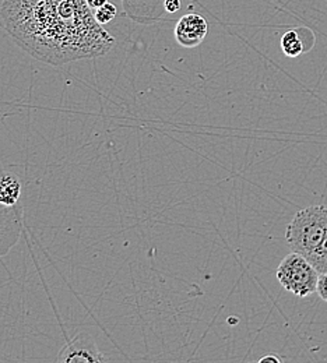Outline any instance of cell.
Wrapping results in <instances>:
<instances>
[{"instance_id":"cell-11","label":"cell","mask_w":327,"mask_h":363,"mask_svg":"<svg viewBox=\"0 0 327 363\" xmlns=\"http://www.w3.org/2000/svg\"><path fill=\"white\" fill-rule=\"evenodd\" d=\"M116 14H118V9H116V6L113 4V3H105L104 6H101L99 9H96L95 11H94V17H95V20L101 24V26H105V24H108V23H111L115 17H116Z\"/></svg>"},{"instance_id":"cell-15","label":"cell","mask_w":327,"mask_h":363,"mask_svg":"<svg viewBox=\"0 0 327 363\" xmlns=\"http://www.w3.org/2000/svg\"><path fill=\"white\" fill-rule=\"evenodd\" d=\"M281 363L280 358H277L276 355H267V357H265V358H262L259 363Z\"/></svg>"},{"instance_id":"cell-4","label":"cell","mask_w":327,"mask_h":363,"mask_svg":"<svg viewBox=\"0 0 327 363\" xmlns=\"http://www.w3.org/2000/svg\"><path fill=\"white\" fill-rule=\"evenodd\" d=\"M56 362L98 363L105 362V358L98 351L94 338L87 333H79L60 350Z\"/></svg>"},{"instance_id":"cell-7","label":"cell","mask_w":327,"mask_h":363,"mask_svg":"<svg viewBox=\"0 0 327 363\" xmlns=\"http://www.w3.org/2000/svg\"><path fill=\"white\" fill-rule=\"evenodd\" d=\"M125 14L136 23L153 24L158 21L165 11V0H122Z\"/></svg>"},{"instance_id":"cell-1","label":"cell","mask_w":327,"mask_h":363,"mask_svg":"<svg viewBox=\"0 0 327 363\" xmlns=\"http://www.w3.org/2000/svg\"><path fill=\"white\" fill-rule=\"evenodd\" d=\"M0 17L17 45L52 66L104 56L115 46L87 0H3Z\"/></svg>"},{"instance_id":"cell-3","label":"cell","mask_w":327,"mask_h":363,"mask_svg":"<svg viewBox=\"0 0 327 363\" xmlns=\"http://www.w3.org/2000/svg\"><path fill=\"white\" fill-rule=\"evenodd\" d=\"M277 279L284 289L298 298H305L316 292L319 272L306 257L292 252L282 259L277 269Z\"/></svg>"},{"instance_id":"cell-14","label":"cell","mask_w":327,"mask_h":363,"mask_svg":"<svg viewBox=\"0 0 327 363\" xmlns=\"http://www.w3.org/2000/svg\"><path fill=\"white\" fill-rule=\"evenodd\" d=\"M87 3H89V6H90V9L95 11L96 9H99L101 6H104L105 3H108V0H87Z\"/></svg>"},{"instance_id":"cell-13","label":"cell","mask_w":327,"mask_h":363,"mask_svg":"<svg viewBox=\"0 0 327 363\" xmlns=\"http://www.w3.org/2000/svg\"><path fill=\"white\" fill-rule=\"evenodd\" d=\"M165 6V11L170 14L177 13L181 9V0H165L164 3Z\"/></svg>"},{"instance_id":"cell-8","label":"cell","mask_w":327,"mask_h":363,"mask_svg":"<svg viewBox=\"0 0 327 363\" xmlns=\"http://www.w3.org/2000/svg\"><path fill=\"white\" fill-rule=\"evenodd\" d=\"M23 193L21 179L13 172H0V204L16 207L20 204Z\"/></svg>"},{"instance_id":"cell-12","label":"cell","mask_w":327,"mask_h":363,"mask_svg":"<svg viewBox=\"0 0 327 363\" xmlns=\"http://www.w3.org/2000/svg\"><path fill=\"white\" fill-rule=\"evenodd\" d=\"M319 296L327 302V272L319 274V281H318V288H316Z\"/></svg>"},{"instance_id":"cell-9","label":"cell","mask_w":327,"mask_h":363,"mask_svg":"<svg viewBox=\"0 0 327 363\" xmlns=\"http://www.w3.org/2000/svg\"><path fill=\"white\" fill-rule=\"evenodd\" d=\"M281 49H282V53L288 57H298L301 53L306 52L304 43L299 37V33L295 30H291L282 35Z\"/></svg>"},{"instance_id":"cell-2","label":"cell","mask_w":327,"mask_h":363,"mask_svg":"<svg viewBox=\"0 0 327 363\" xmlns=\"http://www.w3.org/2000/svg\"><path fill=\"white\" fill-rule=\"evenodd\" d=\"M327 230V207L311 206L295 214L285 230L291 252L309 257L323 240Z\"/></svg>"},{"instance_id":"cell-10","label":"cell","mask_w":327,"mask_h":363,"mask_svg":"<svg viewBox=\"0 0 327 363\" xmlns=\"http://www.w3.org/2000/svg\"><path fill=\"white\" fill-rule=\"evenodd\" d=\"M312 266L318 270L319 274L327 272V230L323 240L318 246V249L308 257Z\"/></svg>"},{"instance_id":"cell-6","label":"cell","mask_w":327,"mask_h":363,"mask_svg":"<svg viewBox=\"0 0 327 363\" xmlns=\"http://www.w3.org/2000/svg\"><path fill=\"white\" fill-rule=\"evenodd\" d=\"M209 33V24L206 18L196 13L182 16L175 26V40L184 48L192 49L200 45Z\"/></svg>"},{"instance_id":"cell-5","label":"cell","mask_w":327,"mask_h":363,"mask_svg":"<svg viewBox=\"0 0 327 363\" xmlns=\"http://www.w3.org/2000/svg\"><path fill=\"white\" fill-rule=\"evenodd\" d=\"M23 229V207L0 204V257L7 255L18 242Z\"/></svg>"}]
</instances>
